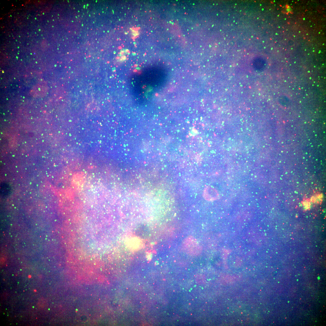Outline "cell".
<instances>
[{
	"mask_svg": "<svg viewBox=\"0 0 326 326\" xmlns=\"http://www.w3.org/2000/svg\"><path fill=\"white\" fill-rule=\"evenodd\" d=\"M139 34V32L138 31H132V34L134 36L138 35Z\"/></svg>",
	"mask_w": 326,
	"mask_h": 326,
	"instance_id": "cell-3",
	"label": "cell"
},
{
	"mask_svg": "<svg viewBox=\"0 0 326 326\" xmlns=\"http://www.w3.org/2000/svg\"><path fill=\"white\" fill-rule=\"evenodd\" d=\"M182 247L185 252L190 255H198L200 254L202 251L201 246L194 238L191 236L183 240Z\"/></svg>",
	"mask_w": 326,
	"mask_h": 326,
	"instance_id": "cell-1",
	"label": "cell"
},
{
	"mask_svg": "<svg viewBox=\"0 0 326 326\" xmlns=\"http://www.w3.org/2000/svg\"><path fill=\"white\" fill-rule=\"evenodd\" d=\"M11 192V188L8 184L4 183L1 184L0 194L2 197H6L9 195Z\"/></svg>",
	"mask_w": 326,
	"mask_h": 326,
	"instance_id": "cell-2",
	"label": "cell"
}]
</instances>
